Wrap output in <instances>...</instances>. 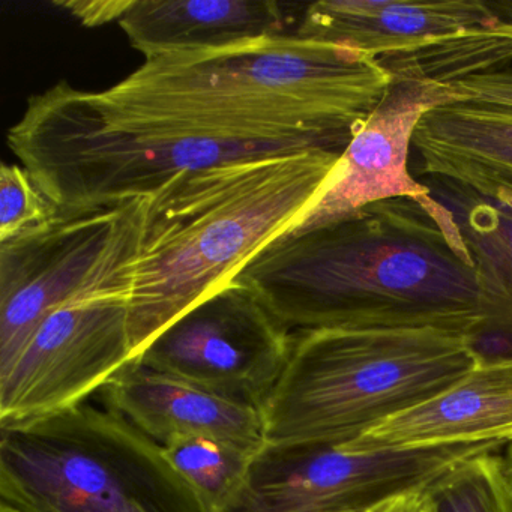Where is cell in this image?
<instances>
[{"mask_svg":"<svg viewBox=\"0 0 512 512\" xmlns=\"http://www.w3.org/2000/svg\"><path fill=\"white\" fill-rule=\"evenodd\" d=\"M236 280L290 331L437 328L485 337L469 251L430 194L380 200L281 236Z\"/></svg>","mask_w":512,"mask_h":512,"instance_id":"cell-1","label":"cell"},{"mask_svg":"<svg viewBox=\"0 0 512 512\" xmlns=\"http://www.w3.org/2000/svg\"><path fill=\"white\" fill-rule=\"evenodd\" d=\"M341 155L307 149L245 158L181 173L149 196L130 301L134 361L292 232L337 181Z\"/></svg>","mask_w":512,"mask_h":512,"instance_id":"cell-2","label":"cell"},{"mask_svg":"<svg viewBox=\"0 0 512 512\" xmlns=\"http://www.w3.org/2000/svg\"><path fill=\"white\" fill-rule=\"evenodd\" d=\"M364 53L295 34L146 59L100 95L193 128L341 151L391 88Z\"/></svg>","mask_w":512,"mask_h":512,"instance_id":"cell-3","label":"cell"},{"mask_svg":"<svg viewBox=\"0 0 512 512\" xmlns=\"http://www.w3.org/2000/svg\"><path fill=\"white\" fill-rule=\"evenodd\" d=\"M485 353L437 328L293 331L289 359L262 407L266 445H337L457 382Z\"/></svg>","mask_w":512,"mask_h":512,"instance_id":"cell-4","label":"cell"},{"mask_svg":"<svg viewBox=\"0 0 512 512\" xmlns=\"http://www.w3.org/2000/svg\"><path fill=\"white\" fill-rule=\"evenodd\" d=\"M0 512H208L163 446L89 403L0 427Z\"/></svg>","mask_w":512,"mask_h":512,"instance_id":"cell-5","label":"cell"},{"mask_svg":"<svg viewBox=\"0 0 512 512\" xmlns=\"http://www.w3.org/2000/svg\"><path fill=\"white\" fill-rule=\"evenodd\" d=\"M295 35L376 59L394 80L458 82L512 64V4L484 0H323Z\"/></svg>","mask_w":512,"mask_h":512,"instance_id":"cell-6","label":"cell"},{"mask_svg":"<svg viewBox=\"0 0 512 512\" xmlns=\"http://www.w3.org/2000/svg\"><path fill=\"white\" fill-rule=\"evenodd\" d=\"M140 245L53 310L0 371V427L80 406L134 361L130 301Z\"/></svg>","mask_w":512,"mask_h":512,"instance_id":"cell-7","label":"cell"},{"mask_svg":"<svg viewBox=\"0 0 512 512\" xmlns=\"http://www.w3.org/2000/svg\"><path fill=\"white\" fill-rule=\"evenodd\" d=\"M502 443L407 451L337 445H265L223 512H353L434 482Z\"/></svg>","mask_w":512,"mask_h":512,"instance_id":"cell-8","label":"cell"},{"mask_svg":"<svg viewBox=\"0 0 512 512\" xmlns=\"http://www.w3.org/2000/svg\"><path fill=\"white\" fill-rule=\"evenodd\" d=\"M149 197L113 208L59 212L0 242V371L56 308L142 242Z\"/></svg>","mask_w":512,"mask_h":512,"instance_id":"cell-9","label":"cell"},{"mask_svg":"<svg viewBox=\"0 0 512 512\" xmlns=\"http://www.w3.org/2000/svg\"><path fill=\"white\" fill-rule=\"evenodd\" d=\"M292 334L235 280L167 326L136 362L262 410L286 367Z\"/></svg>","mask_w":512,"mask_h":512,"instance_id":"cell-10","label":"cell"},{"mask_svg":"<svg viewBox=\"0 0 512 512\" xmlns=\"http://www.w3.org/2000/svg\"><path fill=\"white\" fill-rule=\"evenodd\" d=\"M446 103L451 100L439 83L394 80L344 149L337 181L290 233L323 226L380 200L430 193L410 175V148L422 115Z\"/></svg>","mask_w":512,"mask_h":512,"instance_id":"cell-11","label":"cell"},{"mask_svg":"<svg viewBox=\"0 0 512 512\" xmlns=\"http://www.w3.org/2000/svg\"><path fill=\"white\" fill-rule=\"evenodd\" d=\"M479 443H512V353L484 355L439 394L346 445L353 451H407Z\"/></svg>","mask_w":512,"mask_h":512,"instance_id":"cell-12","label":"cell"},{"mask_svg":"<svg viewBox=\"0 0 512 512\" xmlns=\"http://www.w3.org/2000/svg\"><path fill=\"white\" fill-rule=\"evenodd\" d=\"M107 409L163 445L173 436H208L257 452L266 445L262 410L133 361L101 389Z\"/></svg>","mask_w":512,"mask_h":512,"instance_id":"cell-13","label":"cell"},{"mask_svg":"<svg viewBox=\"0 0 512 512\" xmlns=\"http://www.w3.org/2000/svg\"><path fill=\"white\" fill-rule=\"evenodd\" d=\"M419 176L449 179L512 209V109L452 101L419 119Z\"/></svg>","mask_w":512,"mask_h":512,"instance_id":"cell-14","label":"cell"},{"mask_svg":"<svg viewBox=\"0 0 512 512\" xmlns=\"http://www.w3.org/2000/svg\"><path fill=\"white\" fill-rule=\"evenodd\" d=\"M271 0H133L119 26L145 59L214 52L286 34Z\"/></svg>","mask_w":512,"mask_h":512,"instance_id":"cell-15","label":"cell"},{"mask_svg":"<svg viewBox=\"0 0 512 512\" xmlns=\"http://www.w3.org/2000/svg\"><path fill=\"white\" fill-rule=\"evenodd\" d=\"M418 181L451 212L469 251L485 337L512 344V209L449 179L424 176Z\"/></svg>","mask_w":512,"mask_h":512,"instance_id":"cell-16","label":"cell"},{"mask_svg":"<svg viewBox=\"0 0 512 512\" xmlns=\"http://www.w3.org/2000/svg\"><path fill=\"white\" fill-rule=\"evenodd\" d=\"M173 469L208 512H223L241 490L254 452L208 436H173L163 443Z\"/></svg>","mask_w":512,"mask_h":512,"instance_id":"cell-17","label":"cell"},{"mask_svg":"<svg viewBox=\"0 0 512 512\" xmlns=\"http://www.w3.org/2000/svg\"><path fill=\"white\" fill-rule=\"evenodd\" d=\"M505 446L469 458L434 482L428 496L436 512H512V476L503 455Z\"/></svg>","mask_w":512,"mask_h":512,"instance_id":"cell-18","label":"cell"},{"mask_svg":"<svg viewBox=\"0 0 512 512\" xmlns=\"http://www.w3.org/2000/svg\"><path fill=\"white\" fill-rule=\"evenodd\" d=\"M59 208L40 190L31 173L19 164L0 167V242L47 223Z\"/></svg>","mask_w":512,"mask_h":512,"instance_id":"cell-19","label":"cell"},{"mask_svg":"<svg viewBox=\"0 0 512 512\" xmlns=\"http://www.w3.org/2000/svg\"><path fill=\"white\" fill-rule=\"evenodd\" d=\"M443 86L451 103L469 101L512 109V64Z\"/></svg>","mask_w":512,"mask_h":512,"instance_id":"cell-20","label":"cell"},{"mask_svg":"<svg viewBox=\"0 0 512 512\" xmlns=\"http://www.w3.org/2000/svg\"><path fill=\"white\" fill-rule=\"evenodd\" d=\"M133 0H92V2H55L56 7L70 11L86 28L118 22L127 13Z\"/></svg>","mask_w":512,"mask_h":512,"instance_id":"cell-21","label":"cell"},{"mask_svg":"<svg viewBox=\"0 0 512 512\" xmlns=\"http://www.w3.org/2000/svg\"><path fill=\"white\" fill-rule=\"evenodd\" d=\"M428 490H412L377 503L370 512H415Z\"/></svg>","mask_w":512,"mask_h":512,"instance_id":"cell-22","label":"cell"},{"mask_svg":"<svg viewBox=\"0 0 512 512\" xmlns=\"http://www.w3.org/2000/svg\"><path fill=\"white\" fill-rule=\"evenodd\" d=\"M415 512H436V508H434L433 500L430 499V496L425 494L424 499H422L421 505L418 506Z\"/></svg>","mask_w":512,"mask_h":512,"instance_id":"cell-23","label":"cell"},{"mask_svg":"<svg viewBox=\"0 0 512 512\" xmlns=\"http://www.w3.org/2000/svg\"><path fill=\"white\" fill-rule=\"evenodd\" d=\"M503 455H505L506 463H508L509 470H511L512 475V443H509V445H506L505 448H503Z\"/></svg>","mask_w":512,"mask_h":512,"instance_id":"cell-24","label":"cell"},{"mask_svg":"<svg viewBox=\"0 0 512 512\" xmlns=\"http://www.w3.org/2000/svg\"><path fill=\"white\" fill-rule=\"evenodd\" d=\"M353 512H370V509H368V511H353Z\"/></svg>","mask_w":512,"mask_h":512,"instance_id":"cell-25","label":"cell"}]
</instances>
